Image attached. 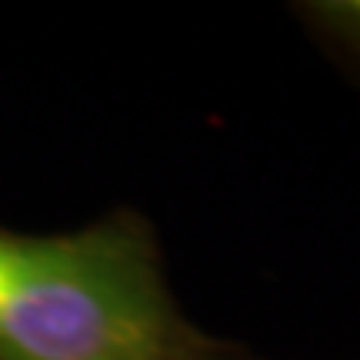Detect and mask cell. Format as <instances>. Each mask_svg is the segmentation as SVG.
<instances>
[{"label":"cell","instance_id":"1","mask_svg":"<svg viewBox=\"0 0 360 360\" xmlns=\"http://www.w3.org/2000/svg\"><path fill=\"white\" fill-rule=\"evenodd\" d=\"M0 360H214L134 214L57 237L0 231Z\"/></svg>","mask_w":360,"mask_h":360},{"label":"cell","instance_id":"2","mask_svg":"<svg viewBox=\"0 0 360 360\" xmlns=\"http://www.w3.org/2000/svg\"><path fill=\"white\" fill-rule=\"evenodd\" d=\"M300 11L321 37L360 60V0H323V4H307Z\"/></svg>","mask_w":360,"mask_h":360}]
</instances>
